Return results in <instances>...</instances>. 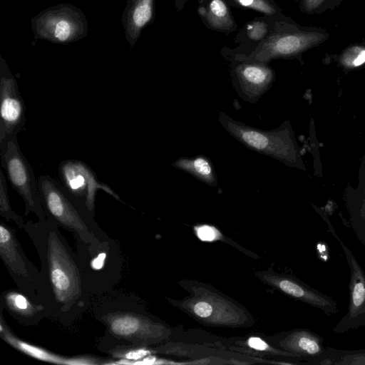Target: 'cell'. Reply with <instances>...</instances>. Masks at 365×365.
<instances>
[{
    "label": "cell",
    "mask_w": 365,
    "mask_h": 365,
    "mask_svg": "<svg viewBox=\"0 0 365 365\" xmlns=\"http://www.w3.org/2000/svg\"><path fill=\"white\" fill-rule=\"evenodd\" d=\"M24 230L33 242L41 264L35 302L42 304L47 314H54L61 319L75 317L88 302L80 262L51 220H28Z\"/></svg>",
    "instance_id": "cell-1"
},
{
    "label": "cell",
    "mask_w": 365,
    "mask_h": 365,
    "mask_svg": "<svg viewBox=\"0 0 365 365\" xmlns=\"http://www.w3.org/2000/svg\"><path fill=\"white\" fill-rule=\"evenodd\" d=\"M37 184L46 218L73 232L86 245L98 247V225L86 205L61 182L48 175H41Z\"/></svg>",
    "instance_id": "cell-2"
},
{
    "label": "cell",
    "mask_w": 365,
    "mask_h": 365,
    "mask_svg": "<svg viewBox=\"0 0 365 365\" xmlns=\"http://www.w3.org/2000/svg\"><path fill=\"white\" fill-rule=\"evenodd\" d=\"M185 282L190 295L175 305L197 321L207 326L249 327L253 324L250 314L231 298L209 285Z\"/></svg>",
    "instance_id": "cell-3"
},
{
    "label": "cell",
    "mask_w": 365,
    "mask_h": 365,
    "mask_svg": "<svg viewBox=\"0 0 365 365\" xmlns=\"http://www.w3.org/2000/svg\"><path fill=\"white\" fill-rule=\"evenodd\" d=\"M218 119L224 129L247 148L287 164L295 162L294 145L285 124L264 130L236 120L222 111H219Z\"/></svg>",
    "instance_id": "cell-4"
},
{
    "label": "cell",
    "mask_w": 365,
    "mask_h": 365,
    "mask_svg": "<svg viewBox=\"0 0 365 365\" xmlns=\"http://www.w3.org/2000/svg\"><path fill=\"white\" fill-rule=\"evenodd\" d=\"M34 38L56 44H68L83 39L88 24L83 12L73 4L51 6L31 20Z\"/></svg>",
    "instance_id": "cell-5"
},
{
    "label": "cell",
    "mask_w": 365,
    "mask_h": 365,
    "mask_svg": "<svg viewBox=\"0 0 365 365\" xmlns=\"http://www.w3.org/2000/svg\"><path fill=\"white\" fill-rule=\"evenodd\" d=\"M0 162L11 186L25 202V215L32 212L38 220H46L37 180L31 166L20 149L17 136L11 138L0 149Z\"/></svg>",
    "instance_id": "cell-6"
},
{
    "label": "cell",
    "mask_w": 365,
    "mask_h": 365,
    "mask_svg": "<svg viewBox=\"0 0 365 365\" xmlns=\"http://www.w3.org/2000/svg\"><path fill=\"white\" fill-rule=\"evenodd\" d=\"M0 257L20 291L35 302L40 271L26 256L15 230L2 221L0 224Z\"/></svg>",
    "instance_id": "cell-7"
},
{
    "label": "cell",
    "mask_w": 365,
    "mask_h": 365,
    "mask_svg": "<svg viewBox=\"0 0 365 365\" xmlns=\"http://www.w3.org/2000/svg\"><path fill=\"white\" fill-rule=\"evenodd\" d=\"M26 106L16 78L0 55V149L23 129Z\"/></svg>",
    "instance_id": "cell-8"
},
{
    "label": "cell",
    "mask_w": 365,
    "mask_h": 365,
    "mask_svg": "<svg viewBox=\"0 0 365 365\" xmlns=\"http://www.w3.org/2000/svg\"><path fill=\"white\" fill-rule=\"evenodd\" d=\"M326 222L328 232L339 243L350 271L347 312L333 328L334 333L342 334L365 327V272L352 251L339 237L327 218Z\"/></svg>",
    "instance_id": "cell-9"
},
{
    "label": "cell",
    "mask_w": 365,
    "mask_h": 365,
    "mask_svg": "<svg viewBox=\"0 0 365 365\" xmlns=\"http://www.w3.org/2000/svg\"><path fill=\"white\" fill-rule=\"evenodd\" d=\"M104 320L113 336L133 342L134 345L158 343L168 339L171 334V329L167 325L137 314H109Z\"/></svg>",
    "instance_id": "cell-10"
},
{
    "label": "cell",
    "mask_w": 365,
    "mask_h": 365,
    "mask_svg": "<svg viewBox=\"0 0 365 365\" xmlns=\"http://www.w3.org/2000/svg\"><path fill=\"white\" fill-rule=\"evenodd\" d=\"M326 36L317 32L273 34L263 40L249 56H237L240 61L264 63L279 57L298 54L324 41Z\"/></svg>",
    "instance_id": "cell-11"
},
{
    "label": "cell",
    "mask_w": 365,
    "mask_h": 365,
    "mask_svg": "<svg viewBox=\"0 0 365 365\" xmlns=\"http://www.w3.org/2000/svg\"><path fill=\"white\" fill-rule=\"evenodd\" d=\"M58 176L64 187L79 198L93 214L98 189H103L116 200H121L108 185L98 181L92 169L83 161H62L58 166Z\"/></svg>",
    "instance_id": "cell-12"
},
{
    "label": "cell",
    "mask_w": 365,
    "mask_h": 365,
    "mask_svg": "<svg viewBox=\"0 0 365 365\" xmlns=\"http://www.w3.org/2000/svg\"><path fill=\"white\" fill-rule=\"evenodd\" d=\"M255 276L279 292L314 307L327 316L339 312L337 303L331 297L311 287L294 276L277 273L270 268L255 272Z\"/></svg>",
    "instance_id": "cell-13"
},
{
    "label": "cell",
    "mask_w": 365,
    "mask_h": 365,
    "mask_svg": "<svg viewBox=\"0 0 365 365\" xmlns=\"http://www.w3.org/2000/svg\"><path fill=\"white\" fill-rule=\"evenodd\" d=\"M274 78V71L264 63L243 61L234 68L233 86L241 98L254 103L269 89Z\"/></svg>",
    "instance_id": "cell-14"
},
{
    "label": "cell",
    "mask_w": 365,
    "mask_h": 365,
    "mask_svg": "<svg viewBox=\"0 0 365 365\" xmlns=\"http://www.w3.org/2000/svg\"><path fill=\"white\" fill-rule=\"evenodd\" d=\"M277 349L294 354L306 361L320 356L325 347L322 336L306 329L283 331L272 338Z\"/></svg>",
    "instance_id": "cell-15"
},
{
    "label": "cell",
    "mask_w": 365,
    "mask_h": 365,
    "mask_svg": "<svg viewBox=\"0 0 365 365\" xmlns=\"http://www.w3.org/2000/svg\"><path fill=\"white\" fill-rule=\"evenodd\" d=\"M0 319L1 338L16 349L33 358L46 362L66 365H93L103 364V362L100 361L99 359L96 357L89 356L65 357L29 344L20 339L12 333L6 322L4 320L2 312Z\"/></svg>",
    "instance_id": "cell-16"
},
{
    "label": "cell",
    "mask_w": 365,
    "mask_h": 365,
    "mask_svg": "<svg viewBox=\"0 0 365 365\" xmlns=\"http://www.w3.org/2000/svg\"><path fill=\"white\" fill-rule=\"evenodd\" d=\"M155 0H126L121 23L126 41L133 48L143 30L154 17Z\"/></svg>",
    "instance_id": "cell-17"
},
{
    "label": "cell",
    "mask_w": 365,
    "mask_h": 365,
    "mask_svg": "<svg viewBox=\"0 0 365 365\" xmlns=\"http://www.w3.org/2000/svg\"><path fill=\"white\" fill-rule=\"evenodd\" d=\"M1 307L5 308L21 324H36L47 314L46 308L31 300L21 291H4L1 296Z\"/></svg>",
    "instance_id": "cell-18"
},
{
    "label": "cell",
    "mask_w": 365,
    "mask_h": 365,
    "mask_svg": "<svg viewBox=\"0 0 365 365\" xmlns=\"http://www.w3.org/2000/svg\"><path fill=\"white\" fill-rule=\"evenodd\" d=\"M172 165L188 173L201 182L213 187L217 185V178L213 164L204 155L195 157H181L175 160Z\"/></svg>",
    "instance_id": "cell-19"
},
{
    "label": "cell",
    "mask_w": 365,
    "mask_h": 365,
    "mask_svg": "<svg viewBox=\"0 0 365 365\" xmlns=\"http://www.w3.org/2000/svg\"><path fill=\"white\" fill-rule=\"evenodd\" d=\"M306 363L322 365H365V349L344 350L326 347L320 356L308 359Z\"/></svg>",
    "instance_id": "cell-20"
},
{
    "label": "cell",
    "mask_w": 365,
    "mask_h": 365,
    "mask_svg": "<svg viewBox=\"0 0 365 365\" xmlns=\"http://www.w3.org/2000/svg\"><path fill=\"white\" fill-rule=\"evenodd\" d=\"M199 14L215 29L228 30L234 24L226 3L223 0H211L207 6H201Z\"/></svg>",
    "instance_id": "cell-21"
},
{
    "label": "cell",
    "mask_w": 365,
    "mask_h": 365,
    "mask_svg": "<svg viewBox=\"0 0 365 365\" xmlns=\"http://www.w3.org/2000/svg\"><path fill=\"white\" fill-rule=\"evenodd\" d=\"M0 215L7 221H14L21 230L24 228V217L15 212L10 205L6 178L2 170H0Z\"/></svg>",
    "instance_id": "cell-22"
},
{
    "label": "cell",
    "mask_w": 365,
    "mask_h": 365,
    "mask_svg": "<svg viewBox=\"0 0 365 365\" xmlns=\"http://www.w3.org/2000/svg\"><path fill=\"white\" fill-rule=\"evenodd\" d=\"M342 63L346 66H359L365 63V47L354 46L349 47L341 56Z\"/></svg>",
    "instance_id": "cell-23"
},
{
    "label": "cell",
    "mask_w": 365,
    "mask_h": 365,
    "mask_svg": "<svg viewBox=\"0 0 365 365\" xmlns=\"http://www.w3.org/2000/svg\"><path fill=\"white\" fill-rule=\"evenodd\" d=\"M151 351L144 346L135 349H122L113 352V356L118 359H125L132 361V364L143 358L150 355Z\"/></svg>",
    "instance_id": "cell-24"
},
{
    "label": "cell",
    "mask_w": 365,
    "mask_h": 365,
    "mask_svg": "<svg viewBox=\"0 0 365 365\" xmlns=\"http://www.w3.org/2000/svg\"><path fill=\"white\" fill-rule=\"evenodd\" d=\"M242 6L250 8L265 14L271 15L276 12L275 9L267 0H235Z\"/></svg>",
    "instance_id": "cell-25"
},
{
    "label": "cell",
    "mask_w": 365,
    "mask_h": 365,
    "mask_svg": "<svg viewBox=\"0 0 365 365\" xmlns=\"http://www.w3.org/2000/svg\"><path fill=\"white\" fill-rule=\"evenodd\" d=\"M267 32V25L262 21H253L247 26V34L252 40H261Z\"/></svg>",
    "instance_id": "cell-26"
},
{
    "label": "cell",
    "mask_w": 365,
    "mask_h": 365,
    "mask_svg": "<svg viewBox=\"0 0 365 365\" xmlns=\"http://www.w3.org/2000/svg\"><path fill=\"white\" fill-rule=\"evenodd\" d=\"M197 236L201 240L204 241H212L217 239V235L215 234L216 230L215 227L202 225L196 228Z\"/></svg>",
    "instance_id": "cell-27"
},
{
    "label": "cell",
    "mask_w": 365,
    "mask_h": 365,
    "mask_svg": "<svg viewBox=\"0 0 365 365\" xmlns=\"http://www.w3.org/2000/svg\"><path fill=\"white\" fill-rule=\"evenodd\" d=\"M324 0H304V5L307 11H312L319 7Z\"/></svg>",
    "instance_id": "cell-28"
}]
</instances>
